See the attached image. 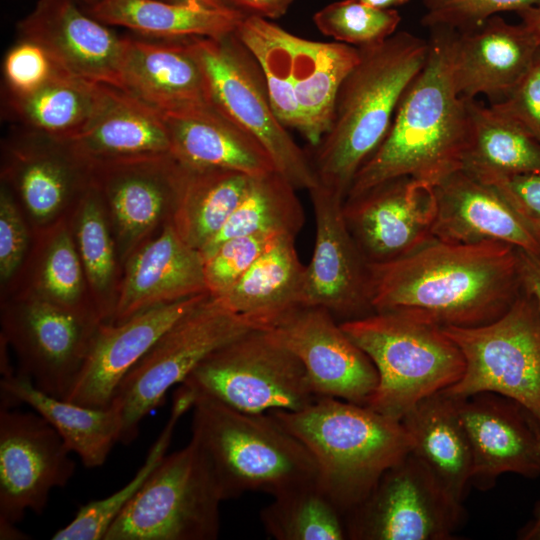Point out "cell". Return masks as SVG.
Wrapping results in <instances>:
<instances>
[{"instance_id": "cell-18", "label": "cell", "mask_w": 540, "mask_h": 540, "mask_svg": "<svg viewBox=\"0 0 540 540\" xmlns=\"http://www.w3.org/2000/svg\"><path fill=\"white\" fill-rule=\"evenodd\" d=\"M315 242L306 266L305 305L328 310L340 323L373 311L369 263L344 218V199L321 187L310 191Z\"/></svg>"}, {"instance_id": "cell-11", "label": "cell", "mask_w": 540, "mask_h": 540, "mask_svg": "<svg viewBox=\"0 0 540 540\" xmlns=\"http://www.w3.org/2000/svg\"><path fill=\"white\" fill-rule=\"evenodd\" d=\"M208 88L210 101L252 134L277 172L297 190L310 191L316 178L308 153L275 115L261 67L235 33L187 37Z\"/></svg>"}, {"instance_id": "cell-55", "label": "cell", "mask_w": 540, "mask_h": 540, "mask_svg": "<svg viewBox=\"0 0 540 540\" xmlns=\"http://www.w3.org/2000/svg\"><path fill=\"white\" fill-rule=\"evenodd\" d=\"M81 1L82 3H84L86 6H87V9L88 8H91L93 7L95 4H97L100 0H79Z\"/></svg>"}, {"instance_id": "cell-49", "label": "cell", "mask_w": 540, "mask_h": 540, "mask_svg": "<svg viewBox=\"0 0 540 540\" xmlns=\"http://www.w3.org/2000/svg\"><path fill=\"white\" fill-rule=\"evenodd\" d=\"M221 2L246 15L276 19L287 12L293 0H221Z\"/></svg>"}, {"instance_id": "cell-19", "label": "cell", "mask_w": 540, "mask_h": 540, "mask_svg": "<svg viewBox=\"0 0 540 540\" xmlns=\"http://www.w3.org/2000/svg\"><path fill=\"white\" fill-rule=\"evenodd\" d=\"M270 331L301 361L318 397L367 405L377 370L328 310L302 306Z\"/></svg>"}, {"instance_id": "cell-23", "label": "cell", "mask_w": 540, "mask_h": 540, "mask_svg": "<svg viewBox=\"0 0 540 540\" xmlns=\"http://www.w3.org/2000/svg\"><path fill=\"white\" fill-rule=\"evenodd\" d=\"M209 295L157 306L120 323H101L65 400L92 408L109 406L124 377L156 341Z\"/></svg>"}, {"instance_id": "cell-4", "label": "cell", "mask_w": 540, "mask_h": 540, "mask_svg": "<svg viewBox=\"0 0 540 540\" xmlns=\"http://www.w3.org/2000/svg\"><path fill=\"white\" fill-rule=\"evenodd\" d=\"M268 413L307 448L318 485L343 515L361 504L384 472L411 452L402 422L367 405L319 397L300 410Z\"/></svg>"}, {"instance_id": "cell-20", "label": "cell", "mask_w": 540, "mask_h": 540, "mask_svg": "<svg viewBox=\"0 0 540 540\" xmlns=\"http://www.w3.org/2000/svg\"><path fill=\"white\" fill-rule=\"evenodd\" d=\"M434 187L408 177L381 183L343 204L347 227L368 263L409 254L433 238Z\"/></svg>"}, {"instance_id": "cell-51", "label": "cell", "mask_w": 540, "mask_h": 540, "mask_svg": "<svg viewBox=\"0 0 540 540\" xmlns=\"http://www.w3.org/2000/svg\"><path fill=\"white\" fill-rule=\"evenodd\" d=\"M521 23L537 38L540 43V1L517 13Z\"/></svg>"}, {"instance_id": "cell-21", "label": "cell", "mask_w": 540, "mask_h": 540, "mask_svg": "<svg viewBox=\"0 0 540 540\" xmlns=\"http://www.w3.org/2000/svg\"><path fill=\"white\" fill-rule=\"evenodd\" d=\"M455 400L472 450L473 486L489 490L505 473L540 476V425L521 404L493 392Z\"/></svg>"}, {"instance_id": "cell-16", "label": "cell", "mask_w": 540, "mask_h": 540, "mask_svg": "<svg viewBox=\"0 0 540 540\" xmlns=\"http://www.w3.org/2000/svg\"><path fill=\"white\" fill-rule=\"evenodd\" d=\"M182 169L172 154L89 167L90 183L106 208L122 268L170 221Z\"/></svg>"}, {"instance_id": "cell-31", "label": "cell", "mask_w": 540, "mask_h": 540, "mask_svg": "<svg viewBox=\"0 0 540 540\" xmlns=\"http://www.w3.org/2000/svg\"><path fill=\"white\" fill-rule=\"evenodd\" d=\"M296 237L279 236L223 295L217 297L253 329L271 330L305 305L306 265Z\"/></svg>"}, {"instance_id": "cell-46", "label": "cell", "mask_w": 540, "mask_h": 540, "mask_svg": "<svg viewBox=\"0 0 540 540\" xmlns=\"http://www.w3.org/2000/svg\"><path fill=\"white\" fill-rule=\"evenodd\" d=\"M58 69L42 46L20 38L4 58L5 91L15 95L31 93L44 85Z\"/></svg>"}, {"instance_id": "cell-40", "label": "cell", "mask_w": 540, "mask_h": 540, "mask_svg": "<svg viewBox=\"0 0 540 540\" xmlns=\"http://www.w3.org/2000/svg\"><path fill=\"white\" fill-rule=\"evenodd\" d=\"M195 396L182 384L173 396L170 417L151 446L135 476L113 494L82 505L74 518L51 537L53 540H103L115 518L143 487L153 470L165 456L179 419L192 409Z\"/></svg>"}, {"instance_id": "cell-33", "label": "cell", "mask_w": 540, "mask_h": 540, "mask_svg": "<svg viewBox=\"0 0 540 540\" xmlns=\"http://www.w3.org/2000/svg\"><path fill=\"white\" fill-rule=\"evenodd\" d=\"M411 453L443 488L462 502L472 476V450L457 403L444 391L413 406L401 419Z\"/></svg>"}, {"instance_id": "cell-17", "label": "cell", "mask_w": 540, "mask_h": 540, "mask_svg": "<svg viewBox=\"0 0 540 540\" xmlns=\"http://www.w3.org/2000/svg\"><path fill=\"white\" fill-rule=\"evenodd\" d=\"M0 177L31 229L69 215L90 184L89 167L66 141L17 129L2 142Z\"/></svg>"}, {"instance_id": "cell-54", "label": "cell", "mask_w": 540, "mask_h": 540, "mask_svg": "<svg viewBox=\"0 0 540 540\" xmlns=\"http://www.w3.org/2000/svg\"><path fill=\"white\" fill-rule=\"evenodd\" d=\"M180 1L200 2L207 5H212V6H225L222 4L221 0H180Z\"/></svg>"}, {"instance_id": "cell-38", "label": "cell", "mask_w": 540, "mask_h": 540, "mask_svg": "<svg viewBox=\"0 0 540 540\" xmlns=\"http://www.w3.org/2000/svg\"><path fill=\"white\" fill-rule=\"evenodd\" d=\"M470 143L464 169L487 175H540V141L494 108L469 100Z\"/></svg>"}, {"instance_id": "cell-36", "label": "cell", "mask_w": 540, "mask_h": 540, "mask_svg": "<svg viewBox=\"0 0 540 540\" xmlns=\"http://www.w3.org/2000/svg\"><path fill=\"white\" fill-rule=\"evenodd\" d=\"M182 167L169 222L184 242L200 251L222 229L252 176L223 168Z\"/></svg>"}, {"instance_id": "cell-32", "label": "cell", "mask_w": 540, "mask_h": 540, "mask_svg": "<svg viewBox=\"0 0 540 540\" xmlns=\"http://www.w3.org/2000/svg\"><path fill=\"white\" fill-rule=\"evenodd\" d=\"M1 376V408L29 405L57 430L85 467L106 462L122 431V412L115 401L104 408L82 406L38 390L16 370Z\"/></svg>"}, {"instance_id": "cell-30", "label": "cell", "mask_w": 540, "mask_h": 540, "mask_svg": "<svg viewBox=\"0 0 540 540\" xmlns=\"http://www.w3.org/2000/svg\"><path fill=\"white\" fill-rule=\"evenodd\" d=\"M3 296L39 298L102 323L89 294L68 215L32 229L29 252L15 277L0 289Z\"/></svg>"}, {"instance_id": "cell-22", "label": "cell", "mask_w": 540, "mask_h": 540, "mask_svg": "<svg viewBox=\"0 0 540 540\" xmlns=\"http://www.w3.org/2000/svg\"><path fill=\"white\" fill-rule=\"evenodd\" d=\"M17 30L20 38L42 46L59 69L123 89L124 37L83 12L74 0H38Z\"/></svg>"}, {"instance_id": "cell-29", "label": "cell", "mask_w": 540, "mask_h": 540, "mask_svg": "<svg viewBox=\"0 0 540 540\" xmlns=\"http://www.w3.org/2000/svg\"><path fill=\"white\" fill-rule=\"evenodd\" d=\"M163 117L171 154L184 165L235 170L252 177L276 170L259 141L211 101Z\"/></svg>"}, {"instance_id": "cell-14", "label": "cell", "mask_w": 540, "mask_h": 540, "mask_svg": "<svg viewBox=\"0 0 540 540\" xmlns=\"http://www.w3.org/2000/svg\"><path fill=\"white\" fill-rule=\"evenodd\" d=\"M1 335L16 373L40 391L66 399L101 324L73 310L27 296L0 297ZM103 323V322H102Z\"/></svg>"}, {"instance_id": "cell-15", "label": "cell", "mask_w": 540, "mask_h": 540, "mask_svg": "<svg viewBox=\"0 0 540 540\" xmlns=\"http://www.w3.org/2000/svg\"><path fill=\"white\" fill-rule=\"evenodd\" d=\"M72 452L39 413L0 408V538L26 539L16 528L29 510L41 514L55 488L75 472Z\"/></svg>"}, {"instance_id": "cell-26", "label": "cell", "mask_w": 540, "mask_h": 540, "mask_svg": "<svg viewBox=\"0 0 540 540\" xmlns=\"http://www.w3.org/2000/svg\"><path fill=\"white\" fill-rule=\"evenodd\" d=\"M434 238L452 243L502 242L540 255V243L491 184L468 170L434 187Z\"/></svg>"}, {"instance_id": "cell-37", "label": "cell", "mask_w": 540, "mask_h": 540, "mask_svg": "<svg viewBox=\"0 0 540 540\" xmlns=\"http://www.w3.org/2000/svg\"><path fill=\"white\" fill-rule=\"evenodd\" d=\"M68 217L93 306L102 322H110L123 268L106 208L91 183Z\"/></svg>"}, {"instance_id": "cell-45", "label": "cell", "mask_w": 540, "mask_h": 540, "mask_svg": "<svg viewBox=\"0 0 540 540\" xmlns=\"http://www.w3.org/2000/svg\"><path fill=\"white\" fill-rule=\"evenodd\" d=\"M31 226L11 190L0 184V289L17 274L29 252Z\"/></svg>"}, {"instance_id": "cell-57", "label": "cell", "mask_w": 540, "mask_h": 540, "mask_svg": "<svg viewBox=\"0 0 540 540\" xmlns=\"http://www.w3.org/2000/svg\"><path fill=\"white\" fill-rule=\"evenodd\" d=\"M166 1H171V2H183V1H180V0H166Z\"/></svg>"}, {"instance_id": "cell-12", "label": "cell", "mask_w": 540, "mask_h": 540, "mask_svg": "<svg viewBox=\"0 0 540 540\" xmlns=\"http://www.w3.org/2000/svg\"><path fill=\"white\" fill-rule=\"evenodd\" d=\"M253 328L209 295L177 320L129 371L112 401L122 412L119 442L130 444L168 390L182 384L210 353Z\"/></svg>"}, {"instance_id": "cell-52", "label": "cell", "mask_w": 540, "mask_h": 540, "mask_svg": "<svg viewBox=\"0 0 540 540\" xmlns=\"http://www.w3.org/2000/svg\"><path fill=\"white\" fill-rule=\"evenodd\" d=\"M519 539L540 540V520H532L518 534Z\"/></svg>"}, {"instance_id": "cell-50", "label": "cell", "mask_w": 540, "mask_h": 540, "mask_svg": "<svg viewBox=\"0 0 540 540\" xmlns=\"http://www.w3.org/2000/svg\"><path fill=\"white\" fill-rule=\"evenodd\" d=\"M522 285L540 306V255L517 248Z\"/></svg>"}, {"instance_id": "cell-42", "label": "cell", "mask_w": 540, "mask_h": 540, "mask_svg": "<svg viewBox=\"0 0 540 540\" xmlns=\"http://www.w3.org/2000/svg\"><path fill=\"white\" fill-rule=\"evenodd\" d=\"M313 22L322 34L361 48L379 44L396 33L401 16L396 9H379L358 0H340L317 11Z\"/></svg>"}, {"instance_id": "cell-41", "label": "cell", "mask_w": 540, "mask_h": 540, "mask_svg": "<svg viewBox=\"0 0 540 540\" xmlns=\"http://www.w3.org/2000/svg\"><path fill=\"white\" fill-rule=\"evenodd\" d=\"M260 520L277 540L347 539L344 515L317 482L274 496Z\"/></svg>"}, {"instance_id": "cell-44", "label": "cell", "mask_w": 540, "mask_h": 540, "mask_svg": "<svg viewBox=\"0 0 540 540\" xmlns=\"http://www.w3.org/2000/svg\"><path fill=\"white\" fill-rule=\"evenodd\" d=\"M540 0H420L425 14L422 24L429 29L466 31L478 27L502 12H520Z\"/></svg>"}, {"instance_id": "cell-2", "label": "cell", "mask_w": 540, "mask_h": 540, "mask_svg": "<svg viewBox=\"0 0 540 540\" xmlns=\"http://www.w3.org/2000/svg\"><path fill=\"white\" fill-rule=\"evenodd\" d=\"M430 30L426 63L403 94L387 136L356 173L345 200L402 177L435 187L464 169L470 99L460 96L454 84V30Z\"/></svg>"}, {"instance_id": "cell-8", "label": "cell", "mask_w": 540, "mask_h": 540, "mask_svg": "<svg viewBox=\"0 0 540 540\" xmlns=\"http://www.w3.org/2000/svg\"><path fill=\"white\" fill-rule=\"evenodd\" d=\"M222 501L208 460L191 437L161 459L103 540H214Z\"/></svg>"}, {"instance_id": "cell-53", "label": "cell", "mask_w": 540, "mask_h": 540, "mask_svg": "<svg viewBox=\"0 0 540 540\" xmlns=\"http://www.w3.org/2000/svg\"><path fill=\"white\" fill-rule=\"evenodd\" d=\"M369 6L379 9H394V7L402 6L410 0H358Z\"/></svg>"}, {"instance_id": "cell-6", "label": "cell", "mask_w": 540, "mask_h": 540, "mask_svg": "<svg viewBox=\"0 0 540 540\" xmlns=\"http://www.w3.org/2000/svg\"><path fill=\"white\" fill-rule=\"evenodd\" d=\"M235 34L259 63L279 121L315 146L329 127L343 80L360 59L359 48L305 39L255 15H247Z\"/></svg>"}, {"instance_id": "cell-7", "label": "cell", "mask_w": 540, "mask_h": 540, "mask_svg": "<svg viewBox=\"0 0 540 540\" xmlns=\"http://www.w3.org/2000/svg\"><path fill=\"white\" fill-rule=\"evenodd\" d=\"M340 325L377 370L378 384L367 406L388 417L401 421L418 402L445 391L464 373L460 348L436 325L391 311Z\"/></svg>"}, {"instance_id": "cell-47", "label": "cell", "mask_w": 540, "mask_h": 540, "mask_svg": "<svg viewBox=\"0 0 540 540\" xmlns=\"http://www.w3.org/2000/svg\"><path fill=\"white\" fill-rule=\"evenodd\" d=\"M478 178L500 192L540 243V175H487Z\"/></svg>"}, {"instance_id": "cell-24", "label": "cell", "mask_w": 540, "mask_h": 540, "mask_svg": "<svg viewBox=\"0 0 540 540\" xmlns=\"http://www.w3.org/2000/svg\"><path fill=\"white\" fill-rule=\"evenodd\" d=\"M540 51L537 38L522 24L495 15L476 28L453 32L452 71L458 94L506 98L521 82Z\"/></svg>"}, {"instance_id": "cell-1", "label": "cell", "mask_w": 540, "mask_h": 540, "mask_svg": "<svg viewBox=\"0 0 540 540\" xmlns=\"http://www.w3.org/2000/svg\"><path fill=\"white\" fill-rule=\"evenodd\" d=\"M373 311L438 327H476L501 317L523 291L517 248L436 238L400 258L369 263Z\"/></svg>"}, {"instance_id": "cell-35", "label": "cell", "mask_w": 540, "mask_h": 540, "mask_svg": "<svg viewBox=\"0 0 540 540\" xmlns=\"http://www.w3.org/2000/svg\"><path fill=\"white\" fill-rule=\"evenodd\" d=\"M88 13L106 25L154 39L218 38L235 33L247 16L227 6L166 0H100Z\"/></svg>"}, {"instance_id": "cell-9", "label": "cell", "mask_w": 540, "mask_h": 540, "mask_svg": "<svg viewBox=\"0 0 540 540\" xmlns=\"http://www.w3.org/2000/svg\"><path fill=\"white\" fill-rule=\"evenodd\" d=\"M235 410H300L319 397L301 361L270 330L252 329L203 359L182 383Z\"/></svg>"}, {"instance_id": "cell-56", "label": "cell", "mask_w": 540, "mask_h": 540, "mask_svg": "<svg viewBox=\"0 0 540 540\" xmlns=\"http://www.w3.org/2000/svg\"><path fill=\"white\" fill-rule=\"evenodd\" d=\"M534 519L540 520V502H538L534 509Z\"/></svg>"}, {"instance_id": "cell-13", "label": "cell", "mask_w": 540, "mask_h": 540, "mask_svg": "<svg viewBox=\"0 0 540 540\" xmlns=\"http://www.w3.org/2000/svg\"><path fill=\"white\" fill-rule=\"evenodd\" d=\"M464 520L463 503L411 452L344 515L347 539L352 540H449Z\"/></svg>"}, {"instance_id": "cell-5", "label": "cell", "mask_w": 540, "mask_h": 540, "mask_svg": "<svg viewBox=\"0 0 540 540\" xmlns=\"http://www.w3.org/2000/svg\"><path fill=\"white\" fill-rule=\"evenodd\" d=\"M192 437L212 469L223 500L246 492L273 497L317 482L307 448L270 413H246L195 396Z\"/></svg>"}, {"instance_id": "cell-39", "label": "cell", "mask_w": 540, "mask_h": 540, "mask_svg": "<svg viewBox=\"0 0 540 540\" xmlns=\"http://www.w3.org/2000/svg\"><path fill=\"white\" fill-rule=\"evenodd\" d=\"M296 191L276 170L251 177L244 196L222 229L200 250L203 260L222 242L234 237L261 232L296 237L305 223Z\"/></svg>"}, {"instance_id": "cell-27", "label": "cell", "mask_w": 540, "mask_h": 540, "mask_svg": "<svg viewBox=\"0 0 540 540\" xmlns=\"http://www.w3.org/2000/svg\"><path fill=\"white\" fill-rule=\"evenodd\" d=\"M121 76L123 90L162 114L210 102L202 68L187 37L125 36Z\"/></svg>"}, {"instance_id": "cell-25", "label": "cell", "mask_w": 540, "mask_h": 540, "mask_svg": "<svg viewBox=\"0 0 540 540\" xmlns=\"http://www.w3.org/2000/svg\"><path fill=\"white\" fill-rule=\"evenodd\" d=\"M204 293L209 292L200 251L184 242L168 222L123 264L110 322Z\"/></svg>"}, {"instance_id": "cell-48", "label": "cell", "mask_w": 540, "mask_h": 540, "mask_svg": "<svg viewBox=\"0 0 540 540\" xmlns=\"http://www.w3.org/2000/svg\"><path fill=\"white\" fill-rule=\"evenodd\" d=\"M491 105L540 141V51L517 87Z\"/></svg>"}, {"instance_id": "cell-10", "label": "cell", "mask_w": 540, "mask_h": 540, "mask_svg": "<svg viewBox=\"0 0 540 540\" xmlns=\"http://www.w3.org/2000/svg\"><path fill=\"white\" fill-rule=\"evenodd\" d=\"M465 370L444 392L461 399L493 392L521 404L540 425V306L523 288L498 319L476 327H444Z\"/></svg>"}, {"instance_id": "cell-28", "label": "cell", "mask_w": 540, "mask_h": 540, "mask_svg": "<svg viewBox=\"0 0 540 540\" xmlns=\"http://www.w3.org/2000/svg\"><path fill=\"white\" fill-rule=\"evenodd\" d=\"M66 143L88 167L171 154L163 114L113 86L86 129Z\"/></svg>"}, {"instance_id": "cell-43", "label": "cell", "mask_w": 540, "mask_h": 540, "mask_svg": "<svg viewBox=\"0 0 540 540\" xmlns=\"http://www.w3.org/2000/svg\"><path fill=\"white\" fill-rule=\"evenodd\" d=\"M281 235L261 232L222 242L204 261V277L211 296L227 292Z\"/></svg>"}, {"instance_id": "cell-34", "label": "cell", "mask_w": 540, "mask_h": 540, "mask_svg": "<svg viewBox=\"0 0 540 540\" xmlns=\"http://www.w3.org/2000/svg\"><path fill=\"white\" fill-rule=\"evenodd\" d=\"M108 87L58 69L31 93L15 95L5 91L2 115L14 124V129L67 141L90 124Z\"/></svg>"}, {"instance_id": "cell-3", "label": "cell", "mask_w": 540, "mask_h": 540, "mask_svg": "<svg viewBox=\"0 0 540 540\" xmlns=\"http://www.w3.org/2000/svg\"><path fill=\"white\" fill-rule=\"evenodd\" d=\"M359 50V61L337 92L329 127L308 154L316 186L344 200L358 170L387 136L406 89L424 67L429 41L399 31Z\"/></svg>"}]
</instances>
